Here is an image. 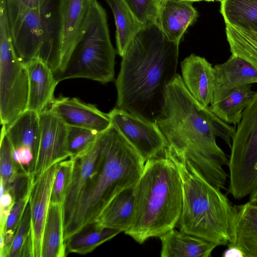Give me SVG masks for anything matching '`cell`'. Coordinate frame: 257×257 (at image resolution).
<instances>
[{"label": "cell", "mask_w": 257, "mask_h": 257, "mask_svg": "<svg viewBox=\"0 0 257 257\" xmlns=\"http://www.w3.org/2000/svg\"><path fill=\"white\" fill-rule=\"evenodd\" d=\"M115 57L106 12L93 0L83 35L65 69L55 78L58 82L80 78L108 83L114 78Z\"/></svg>", "instance_id": "7"}, {"label": "cell", "mask_w": 257, "mask_h": 257, "mask_svg": "<svg viewBox=\"0 0 257 257\" xmlns=\"http://www.w3.org/2000/svg\"><path fill=\"white\" fill-rule=\"evenodd\" d=\"M226 34L232 55L245 60L257 69V33L226 24Z\"/></svg>", "instance_id": "28"}, {"label": "cell", "mask_w": 257, "mask_h": 257, "mask_svg": "<svg viewBox=\"0 0 257 257\" xmlns=\"http://www.w3.org/2000/svg\"><path fill=\"white\" fill-rule=\"evenodd\" d=\"M49 108L67 125L85 128L101 134L111 124L108 113L77 98L60 96L54 99Z\"/></svg>", "instance_id": "14"}, {"label": "cell", "mask_w": 257, "mask_h": 257, "mask_svg": "<svg viewBox=\"0 0 257 257\" xmlns=\"http://www.w3.org/2000/svg\"><path fill=\"white\" fill-rule=\"evenodd\" d=\"M120 232L94 223L72 235L66 241V251L79 254H87Z\"/></svg>", "instance_id": "27"}, {"label": "cell", "mask_w": 257, "mask_h": 257, "mask_svg": "<svg viewBox=\"0 0 257 257\" xmlns=\"http://www.w3.org/2000/svg\"><path fill=\"white\" fill-rule=\"evenodd\" d=\"M113 14L118 54L122 56L128 44L143 27L122 0H105Z\"/></svg>", "instance_id": "25"}, {"label": "cell", "mask_w": 257, "mask_h": 257, "mask_svg": "<svg viewBox=\"0 0 257 257\" xmlns=\"http://www.w3.org/2000/svg\"><path fill=\"white\" fill-rule=\"evenodd\" d=\"M179 1H187V2H199V1H201L202 0H179Z\"/></svg>", "instance_id": "37"}, {"label": "cell", "mask_w": 257, "mask_h": 257, "mask_svg": "<svg viewBox=\"0 0 257 257\" xmlns=\"http://www.w3.org/2000/svg\"><path fill=\"white\" fill-rule=\"evenodd\" d=\"M13 45L19 59L27 64L39 59L55 75L60 65L59 0H50L30 8L14 0H6Z\"/></svg>", "instance_id": "6"}, {"label": "cell", "mask_w": 257, "mask_h": 257, "mask_svg": "<svg viewBox=\"0 0 257 257\" xmlns=\"http://www.w3.org/2000/svg\"><path fill=\"white\" fill-rule=\"evenodd\" d=\"M161 257H208L218 245L173 228L160 237Z\"/></svg>", "instance_id": "21"}, {"label": "cell", "mask_w": 257, "mask_h": 257, "mask_svg": "<svg viewBox=\"0 0 257 257\" xmlns=\"http://www.w3.org/2000/svg\"><path fill=\"white\" fill-rule=\"evenodd\" d=\"M108 115L111 124L132 145L145 162L162 153L167 141L155 122L114 108Z\"/></svg>", "instance_id": "10"}, {"label": "cell", "mask_w": 257, "mask_h": 257, "mask_svg": "<svg viewBox=\"0 0 257 257\" xmlns=\"http://www.w3.org/2000/svg\"><path fill=\"white\" fill-rule=\"evenodd\" d=\"M164 152L175 164L182 184L179 230L218 246L227 245L234 205L189 161L166 149Z\"/></svg>", "instance_id": "5"}, {"label": "cell", "mask_w": 257, "mask_h": 257, "mask_svg": "<svg viewBox=\"0 0 257 257\" xmlns=\"http://www.w3.org/2000/svg\"><path fill=\"white\" fill-rule=\"evenodd\" d=\"M182 78L192 96L209 106L211 102L215 79L214 67L205 58L191 54L181 63Z\"/></svg>", "instance_id": "17"}, {"label": "cell", "mask_w": 257, "mask_h": 257, "mask_svg": "<svg viewBox=\"0 0 257 257\" xmlns=\"http://www.w3.org/2000/svg\"><path fill=\"white\" fill-rule=\"evenodd\" d=\"M39 147L30 168L35 178L53 164L70 157L67 125L49 107L39 113Z\"/></svg>", "instance_id": "11"}, {"label": "cell", "mask_w": 257, "mask_h": 257, "mask_svg": "<svg viewBox=\"0 0 257 257\" xmlns=\"http://www.w3.org/2000/svg\"><path fill=\"white\" fill-rule=\"evenodd\" d=\"M74 159L70 157L58 163L57 170L53 183L50 203L63 205L70 185Z\"/></svg>", "instance_id": "29"}, {"label": "cell", "mask_w": 257, "mask_h": 257, "mask_svg": "<svg viewBox=\"0 0 257 257\" xmlns=\"http://www.w3.org/2000/svg\"><path fill=\"white\" fill-rule=\"evenodd\" d=\"M26 66L29 82L27 110L40 113L55 99L54 91L59 82L51 68L41 59H33Z\"/></svg>", "instance_id": "16"}, {"label": "cell", "mask_w": 257, "mask_h": 257, "mask_svg": "<svg viewBox=\"0 0 257 257\" xmlns=\"http://www.w3.org/2000/svg\"><path fill=\"white\" fill-rule=\"evenodd\" d=\"M22 5L30 8H38L47 4L50 0H14Z\"/></svg>", "instance_id": "35"}, {"label": "cell", "mask_w": 257, "mask_h": 257, "mask_svg": "<svg viewBox=\"0 0 257 257\" xmlns=\"http://www.w3.org/2000/svg\"><path fill=\"white\" fill-rule=\"evenodd\" d=\"M99 136L90 149L73 158L75 162L71 182L62 205L63 229L68 224L83 189L94 169L100 152Z\"/></svg>", "instance_id": "20"}, {"label": "cell", "mask_w": 257, "mask_h": 257, "mask_svg": "<svg viewBox=\"0 0 257 257\" xmlns=\"http://www.w3.org/2000/svg\"><path fill=\"white\" fill-rule=\"evenodd\" d=\"M19 170L16 167L13 156V149L2 126L1 134L0 173L1 181L6 192L14 181Z\"/></svg>", "instance_id": "32"}, {"label": "cell", "mask_w": 257, "mask_h": 257, "mask_svg": "<svg viewBox=\"0 0 257 257\" xmlns=\"http://www.w3.org/2000/svg\"><path fill=\"white\" fill-rule=\"evenodd\" d=\"M202 1H207V2H213V1H221L222 0H202Z\"/></svg>", "instance_id": "38"}, {"label": "cell", "mask_w": 257, "mask_h": 257, "mask_svg": "<svg viewBox=\"0 0 257 257\" xmlns=\"http://www.w3.org/2000/svg\"><path fill=\"white\" fill-rule=\"evenodd\" d=\"M182 206L180 175L163 151L145 162L134 187L132 224L124 233L140 244L160 237L177 226Z\"/></svg>", "instance_id": "4"}, {"label": "cell", "mask_w": 257, "mask_h": 257, "mask_svg": "<svg viewBox=\"0 0 257 257\" xmlns=\"http://www.w3.org/2000/svg\"><path fill=\"white\" fill-rule=\"evenodd\" d=\"M255 92L252 90L251 85L237 87L220 101L210 104V109L226 123L237 125Z\"/></svg>", "instance_id": "24"}, {"label": "cell", "mask_w": 257, "mask_h": 257, "mask_svg": "<svg viewBox=\"0 0 257 257\" xmlns=\"http://www.w3.org/2000/svg\"><path fill=\"white\" fill-rule=\"evenodd\" d=\"M100 152L94 169L67 226L66 241L94 223L111 200L123 190L134 186L145 162L112 125L99 136Z\"/></svg>", "instance_id": "3"}, {"label": "cell", "mask_w": 257, "mask_h": 257, "mask_svg": "<svg viewBox=\"0 0 257 257\" xmlns=\"http://www.w3.org/2000/svg\"><path fill=\"white\" fill-rule=\"evenodd\" d=\"M223 257H244L243 252L239 247L228 246V248L222 253Z\"/></svg>", "instance_id": "34"}, {"label": "cell", "mask_w": 257, "mask_h": 257, "mask_svg": "<svg viewBox=\"0 0 257 257\" xmlns=\"http://www.w3.org/2000/svg\"><path fill=\"white\" fill-rule=\"evenodd\" d=\"M249 195L250 197L249 198V201L252 203L257 204V187Z\"/></svg>", "instance_id": "36"}, {"label": "cell", "mask_w": 257, "mask_h": 257, "mask_svg": "<svg viewBox=\"0 0 257 257\" xmlns=\"http://www.w3.org/2000/svg\"><path fill=\"white\" fill-rule=\"evenodd\" d=\"M67 126L68 149L70 157L71 158L79 156L90 149L100 135L89 129Z\"/></svg>", "instance_id": "31"}, {"label": "cell", "mask_w": 257, "mask_h": 257, "mask_svg": "<svg viewBox=\"0 0 257 257\" xmlns=\"http://www.w3.org/2000/svg\"><path fill=\"white\" fill-rule=\"evenodd\" d=\"M135 186L118 193L95 223L99 226L116 229L121 232L128 230L132 224L134 211Z\"/></svg>", "instance_id": "22"}, {"label": "cell", "mask_w": 257, "mask_h": 257, "mask_svg": "<svg viewBox=\"0 0 257 257\" xmlns=\"http://www.w3.org/2000/svg\"><path fill=\"white\" fill-rule=\"evenodd\" d=\"M220 13L226 24L257 33V0H222Z\"/></svg>", "instance_id": "26"}, {"label": "cell", "mask_w": 257, "mask_h": 257, "mask_svg": "<svg viewBox=\"0 0 257 257\" xmlns=\"http://www.w3.org/2000/svg\"><path fill=\"white\" fill-rule=\"evenodd\" d=\"M198 17L192 3L179 0H161L157 25L170 41L179 44L187 28Z\"/></svg>", "instance_id": "19"}, {"label": "cell", "mask_w": 257, "mask_h": 257, "mask_svg": "<svg viewBox=\"0 0 257 257\" xmlns=\"http://www.w3.org/2000/svg\"><path fill=\"white\" fill-rule=\"evenodd\" d=\"M63 217L62 205L50 203L43 232L41 257L66 256Z\"/></svg>", "instance_id": "23"}, {"label": "cell", "mask_w": 257, "mask_h": 257, "mask_svg": "<svg viewBox=\"0 0 257 257\" xmlns=\"http://www.w3.org/2000/svg\"><path fill=\"white\" fill-rule=\"evenodd\" d=\"M58 164L50 166L34 181L29 201L31 257H41L43 232Z\"/></svg>", "instance_id": "13"}, {"label": "cell", "mask_w": 257, "mask_h": 257, "mask_svg": "<svg viewBox=\"0 0 257 257\" xmlns=\"http://www.w3.org/2000/svg\"><path fill=\"white\" fill-rule=\"evenodd\" d=\"M31 212L29 203L17 228L8 257L30 256Z\"/></svg>", "instance_id": "30"}, {"label": "cell", "mask_w": 257, "mask_h": 257, "mask_svg": "<svg viewBox=\"0 0 257 257\" xmlns=\"http://www.w3.org/2000/svg\"><path fill=\"white\" fill-rule=\"evenodd\" d=\"M179 45L170 41L156 23L144 25L121 56L115 81L116 107L155 122L166 90L177 74Z\"/></svg>", "instance_id": "2"}, {"label": "cell", "mask_w": 257, "mask_h": 257, "mask_svg": "<svg viewBox=\"0 0 257 257\" xmlns=\"http://www.w3.org/2000/svg\"><path fill=\"white\" fill-rule=\"evenodd\" d=\"M214 69L215 79L210 104L220 101L234 88L257 83V69L233 55L225 62L215 65Z\"/></svg>", "instance_id": "15"}, {"label": "cell", "mask_w": 257, "mask_h": 257, "mask_svg": "<svg viewBox=\"0 0 257 257\" xmlns=\"http://www.w3.org/2000/svg\"><path fill=\"white\" fill-rule=\"evenodd\" d=\"M155 123L165 137L166 149L189 161L212 184L226 189L229 159L216 137L230 148L235 127L196 100L177 74L168 86L163 109Z\"/></svg>", "instance_id": "1"}, {"label": "cell", "mask_w": 257, "mask_h": 257, "mask_svg": "<svg viewBox=\"0 0 257 257\" xmlns=\"http://www.w3.org/2000/svg\"><path fill=\"white\" fill-rule=\"evenodd\" d=\"M228 246L242 250L244 257H257V204L234 205Z\"/></svg>", "instance_id": "18"}, {"label": "cell", "mask_w": 257, "mask_h": 257, "mask_svg": "<svg viewBox=\"0 0 257 257\" xmlns=\"http://www.w3.org/2000/svg\"><path fill=\"white\" fill-rule=\"evenodd\" d=\"M143 25L156 23L161 0H122Z\"/></svg>", "instance_id": "33"}, {"label": "cell", "mask_w": 257, "mask_h": 257, "mask_svg": "<svg viewBox=\"0 0 257 257\" xmlns=\"http://www.w3.org/2000/svg\"><path fill=\"white\" fill-rule=\"evenodd\" d=\"M29 82L26 64L12 41L6 0H0V118L8 126L27 110Z\"/></svg>", "instance_id": "8"}, {"label": "cell", "mask_w": 257, "mask_h": 257, "mask_svg": "<svg viewBox=\"0 0 257 257\" xmlns=\"http://www.w3.org/2000/svg\"><path fill=\"white\" fill-rule=\"evenodd\" d=\"M230 150L227 192L240 200L257 187V91L237 125Z\"/></svg>", "instance_id": "9"}, {"label": "cell", "mask_w": 257, "mask_h": 257, "mask_svg": "<svg viewBox=\"0 0 257 257\" xmlns=\"http://www.w3.org/2000/svg\"><path fill=\"white\" fill-rule=\"evenodd\" d=\"M93 0H59L60 65L55 77L65 69L80 40Z\"/></svg>", "instance_id": "12"}]
</instances>
